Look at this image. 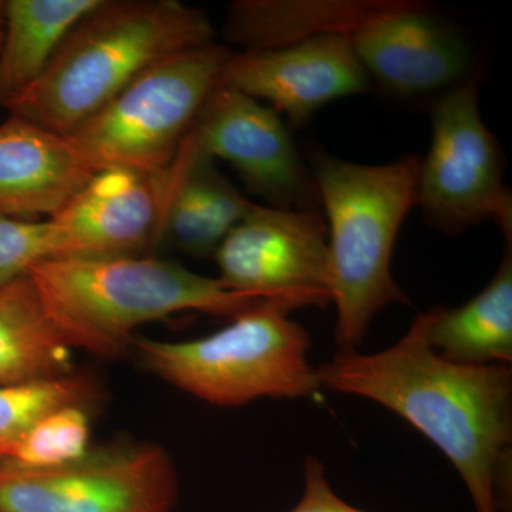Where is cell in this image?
Returning <instances> with one entry per match:
<instances>
[{
    "label": "cell",
    "mask_w": 512,
    "mask_h": 512,
    "mask_svg": "<svg viewBox=\"0 0 512 512\" xmlns=\"http://www.w3.org/2000/svg\"><path fill=\"white\" fill-rule=\"evenodd\" d=\"M170 454L150 441H114L59 467L0 461V512H171Z\"/></svg>",
    "instance_id": "cell-7"
},
{
    "label": "cell",
    "mask_w": 512,
    "mask_h": 512,
    "mask_svg": "<svg viewBox=\"0 0 512 512\" xmlns=\"http://www.w3.org/2000/svg\"><path fill=\"white\" fill-rule=\"evenodd\" d=\"M356 18L342 37L367 76L393 93L437 92L454 86L467 72L466 43L423 3L365 0Z\"/></svg>",
    "instance_id": "cell-12"
},
{
    "label": "cell",
    "mask_w": 512,
    "mask_h": 512,
    "mask_svg": "<svg viewBox=\"0 0 512 512\" xmlns=\"http://www.w3.org/2000/svg\"><path fill=\"white\" fill-rule=\"evenodd\" d=\"M100 394L92 376L77 372L0 386V461L9 460L23 437L50 413L69 406L90 410L99 402Z\"/></svg>",
    "instance_id": "cell-19"
},
{
    "label": "cell",
    "mask_w": 512,
    "mask_h": 512,
    "mask_svg": "<svg viewBox=\"0 0 512 512\" xmlns=\"http://www.w3.org/2000/svg\"><path fill=\"white\" fill-rule=\"evenodd\" d=\"M72 350L50 322L29 275L0 289V386L70 375Z\"/></svg>",
    "instance_id": "cell-18"
},
{
    "label": "cell",
    "mask_w": 512,
    "mask_h": 512,
    "mask_svg": "<svg viewBox=\"0 0 512 512\" xmlns=\"http://www.w3.org/2000/svg\"><path fill=\"white\" fill-rule=\"evenodd\" d=\"M2 35H3V22H0V42H2Z\"/></svg>",
    "instance_id": "cell-23"
},
{
    "label": "cell",
    "mask_w": 512,
    "mask_h": 512,
    "mask_svg": "<svg viewBox=\"0 0 512 512\" xmlns=\"http://www.w3.org/2000/svg\"><path fill=\"white\" fill-rule=\"evenodd\" d=\"M178 158L180 175L165 217L164 242L185 254L205 258L215 254L252 202L190 137H185Z\"/></svg>",
    "instance_id": "cell-15"
},
{
    "label": "cell",
    "mask_w": 512,
    "mask_h": 512,
    "mask_svg": "<svg viewBox=\"0 0 512 512\" xmlns=\"http://www.w3.org/2000/svg\"><path fill=\"white\" fill-rule=\"evenodd\" d=\"M99 0L3 2L0 109L9 110L46 72L70 30Z\"/></svg>",
    "instance_id": "cell-17"
},
{
    "label": "cell",
    "mask_w": 512,
    "mask_h": 512,
    "mask_svg": "<svg viewBox=\"0 0 512 512\" xmlns=\"http://www.w3.org/2000/svg\"><path fill=\"white\" fill-rule=\"evenodd\" d=\"M93 174L66 136L12 114L0 124V214L50 220Z\"/></svg>",
    "instance_id": "cell-14"
},
{
    "label": "cell",
    "mask_w": 512,
    "mask_h": 512,
    "mask_svg": "<svg viewBox=\"0 0 512 512\" xmlns=\"http://www.w3.org/2000/svg\"><path fill=\"white\" fill-rule=\"evenodd\" d=\"M188 137L211 157L232 165L248 190L282 210H319L312 171L303 164L284 121L271 107L218 83Z\"/></svg>",
    "instance_id": "cell-10"
},
{
    "label": "cell",
    "mask_w": 512,
    "mask_h": 512,
    "mask_svg": "<svg viewBox=\"0 0 512 512\" xmlns=\"http://www.w3.org/2000/svg\"><path fill=\"white\" fill-rule=\"evenodd\" d=\"M59 255V238L49 220H20L0 214V289Z\"/></svg>",
    "instance_id": "cell-21"
},
{
    "label": "cell",
    "mask_w": 512,
    "mask_h": 512,
    "mask_svg": "<svg viewBox=\"0 0 512 512\" xmlns=\"http://www.w3.org/2000/svg\"><path fill=\"white\" fill-rule=\"evenodd\" d=\"M433 140L420 163L416 205L431 227L456 235L494 221L512 239V200L504 160L478 110V86L467 83L433 107Z\"/></svg>",
    "instance_id": "cell-8"
},
{
    "label": "cell",
    "mask_w": 512,
    "mask_h": 512,
    "mask_svg": "<svg viewBox=\"0 0 512 512\" xmlns=\"http://www.w3.org/2000/svg\"><path fill=\"white\" fill-rule=\"evenodd\" d=\"M178 175V153L163 170L96 171L49 220L59 238L56 258L147 256L164 242Z\"/></svg>",
    "instance_id": "cell-11"
},
{
    "label": "cell",
    "mask_w": 512,
    "mask_h": 512,
    "mask_svg": "<svg viewBox=\"0 0 512 512\" xmlns=\"http://www.w3.org/2000/svg\"><path fill=\"white\" fill-rule=\"evenodd\" d=\"M419 158L383 165L313 153L312 174L328 227L329 288L336 308L338 353L357 352L375 316L409 305L392 258L404 218L416 205Z\"/></svg>",
    "instance_id": "cell-4"
},
{
    "label": "cell",
    "mask_w": 512,
    "mask_h": 512,
    "mask_svg": "<svg viewBox=\"0 0 512 512\" xmlns=\"http://www.w3.org/2000/svg\"><path fill=\"white\" fill-rule=\"evenodd\" d=\"M212 42L210 18L178 0H99L8 111L69 136L151 67Z\"/></svg>",
    "instance_id": "cell-3"
},
{
    "label": "cell",
    "mask_w": 512,
    "mask_h": 512,
    "mask_svg": "<svg viewBox=\"0 0 512 512\" xmlns=\"http://www.w3.org/2000/svg\"><path fill=\"white\" fill-rule=\"evenodd\" d=\"M426 339L450 362L466 366L512 362V254L505 249L497 274L483 291L458 308L431 309Z\"/></svg>",
    "instance_id": "cell-16"
},
{
    "label": "cell",
    "mask_w": 512,
    "mask_h": 512,
    "mask_svg": "<svg viewBox=\"0 0 512 512\" xmlns=\"http://www.w3.org/2000/svg\"><path fill=\"white\" fill-rule=\"evenodd\" d=\"M289 512H366L343 501L333 491L325 464L318 457L306 458L303 464L301 500Z\"/></svg>",
    "instance_id": "cell-22"
},
{
    "label": "cell",
    "mask_w": 512,
    "mask_h": 512,
    "mask_svg": "<svg viewBox=\"0 0 512 512\" xmlns=\"http://www.w3.org/2000/svg\"><path fill=\"white\" fill-rule=\"evenodd\" d=\"M288 313L264 302L205 338H137L133 346L154 375L214 406H245L264 397L305 399L320 390L308 359L311 336Z\"/></svg>",
    "instance_id": "cell-5"
},
{
    "label": "cell",
    "mask_w": 512,
    "mask_h": 512,
    "mask_svg": "<svg viewBox=\"0 0 512 512\" xmlns=\"http://www.w3.org/2000/svg\"><path fill=\"white\" fill-rule=\"evenodd\" d=\"M315 369L320 389L365 397L409 421L456 468L476 512H511L510 366L444 359L420 313L390 348L338 353Z\"/></svg>",
    "instance_id": "cell-1"
},
{
    "label": "cell",
    "mask_w": 512,
    "mask_h": 512,
    "mask_svg": "<svg viewBox=\"0 0 512 512\" xmlns=\"http://www.w3.org/2000/svg\"><path fill=\"white\" fill-rule=\"evenodd\" d=\"M232 53L212 42L168 57L66 137L94 173L163 170L173 163Z\"/></svg>",
    "instance_id": "cell-6"
},
{
    "label": "cell",
    "mask_w": 512,
    "mask_h": 512,
    "mask_svg": "<svg viewBox=\"0 0 512 512\" xmlns=\"http://www.w3.org/2000/svg\"><path fill=\"white\" fill-rule=\"evenodd\" d=\"M89 409L63 407L39 421L23 437L9 461L30 468L59 467L90 450Z\"/></svg>",
    "instance_id": "cell-20"
},
{
    "label": "cell",
    "mask_w": 512,
    "mask_h": 512,
    "mask_svg": "<svg viewBox=\"0 0 512 512\" xmlns=\"http://www.w3.org/2000/svg\"><path fill=\"white\" fill-rule=\"evenodd\" d=\"M320 210L254 204L215 251L231 291L278 303L291 313L332 303L328 227Z\"/></svg>",
    "instance_id": "cell-9"
},
{
    "label": "cell",
    "mask_w": 512,
    "mask_h": 512,
    "mask_svg": "<svg viewBox=\"0 0 512 512\" xmlns=\"http://www.w3.org/2000/svg\"><path fill=\"white\" fill-rule=\"evenodd\" d=\"M28 275L69 348L110 360L126 355L144 323L184 311L234 319L269 302L154 256L50 258Z\"/></svg>",
    "instance_id": "cell-2"
},
{
    "label": "cell",
    "mask_w": 512,
    "mask_h": 512,
    "mask_svg": "<svg viewBox=\"0 0 512 512\" xmlns=\"http://www.w3.org/2000/svg\"><path fill=\"white\" fill-rule=\"evenodd\" d=\"M220 84L265 100L295 126L332 101L367 92L369 76L349 40L320 35L274 49L232 53Z\"/></svg>",
    "instance_id": "cell-13"
}]
</instances>
